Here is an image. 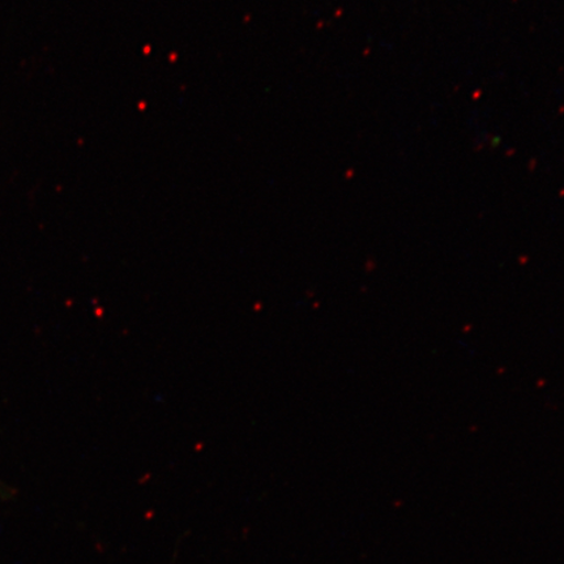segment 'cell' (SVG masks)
I'll return each instance as SVG.
<instances>
[]
</instances>
